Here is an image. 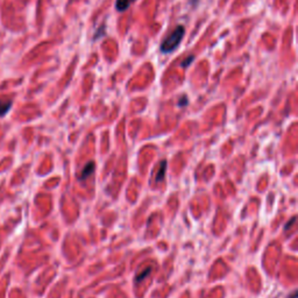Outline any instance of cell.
I'll list each match as a JSON object with an SVG mask.
<instances>
[{"mask_svg":"<svg viewBox=\"0 0 298 298\" xmlns=\"http://www.w3.org/2000/svg\"><path fill=\"white\" fill-rule=\"evenodd\" d=\"M295 221H296V218H295V217H294V218H293V219H291V221H290V223H288V224L286 225V227H284V230H286V231H287V230H288V228H290V226H291V225H293V224L295 223Z\"/></svg>","mask_w":298,"mask_h":298,"instance_id":"9c48e42d","label":"cell"},{"mask_svg":"<svg viewBox=\"0 0 298 298\" xmlns=\"http://www.w3.org/2000/svg\"><path fill=\"white\" fill-rule=\"evenodd\" d=\"M135 0H117L116 2V8L117 11L119 12H124L130 7V6L133 4Z\"/></svg>","mask_w":298,"mask_h":298,"instance_id":"3957f363","label":"cell"},{"mask_svg":"<svg viewBox=\"0 0 298 298\" xmlns=\"http://www.w3.org/2000/svg\"><path fill=\"white\" fill-rule=\"evenodd\" d=\"M165 168H167V162L164 160L161 162V165H160V169H158L157 174H156V182H161L163 181L164 178V172H165Z\"/></svg>","mask_w":298,"mask_h":298,"instance_id":"5b68a950","label":"cell"},{"mask_svg":"<svg viewBox=\"0 0 298 298\" xmlns=\"http://www.w3.org/2000/svg\"><path fill=\"white\" fill-rule=\"evenodd\" d=\"M93 170H95V162H89V163L85 165V168L83 169L82 174L79 176V179H86L89 176L92 175Z\"/></svg>","mask_w":298,"mask_h":298,"instance_id":"7a4b0ae2","label":"cell"},{"mask_svg":"<svg viewBox=\"0 0 298 298\" xmlns=\"http://www.w3.org/2000/svg\"><path fill=\"white\" fill-rule=\"evenodd\" d=\"M193 60H195V57L193 56H190L188 60H184L182 62V67L183 68H185V67H189L190 65V63H191V62H193Z\"/></svg>","mask_w":298,"mask_h":298,"instance_id":"52a82bcc","label":"cell"},{"mask_svg":"<svg viewBox=\"0 0 298 298\" xmlns=\"http://www.w3.org/2000/svg\"><path fill=\"white\" fill-rule=\"evenodd\" d=\"M184 34H185L184 27L183 26L176 27L174 32H172L170 35H169L167 39L161 43V47H160L161 53L163 54L172 53V51L179 46V43L182 42L183 37H184Z\"/></svg>","mask_w":298,"mask_h":298,"instance_id":"6da1fadb","label":"cell"},{"mask_svg":"<svg viewBox=\"0 0 298 298\" xmlns=\"http://www.w3.org/2000/svg\"><path fill=\"white\" fill-rule=\"evenodd\" d=\"M150 270H151L150 267H148V268H146V269L144 270V272H142L141 274H139V275L137 276V280H135V281H137V282H139V281H142V280H144L145 277H147V276L149 275V274H150Z\"/></svg>","mask_w":298,"mask_h":298,"instance_id":"8992f818","label":"cell"},{"mask_svg":"<svg viewBox=\"0 0 298 298\" xmlns=\"http://www.w3.org/2000/svg\"><path fill=\"white\" fill-rule=\"evenodd\" d=\"M12 109V102H0V118L5 117Z\"/></svg>","mask_w":298,"mask_h":298,"instance_id":"277c9868","label":"cell"},{"mask_svg":"<svg viewBox=\"0 0 298 298\" xmlns=\"http://www.w3.org/2000/svg\"><path fill=\"white\" fill-rule=\"evenodd\" d=\"M186 104H188V98H186V97L184 96V97H182L181 99H179V102H178V105L179 106H185Z\"/></svg>","mask_w":298,"mask_h":298,"instance_id":"ba28073f","label":"cell"}]
</instances>
